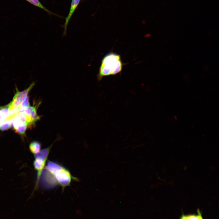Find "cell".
<instances>
[{
    "label": "cell",
    "mask_w": 219,
    "mask_h": 219,
    "mask_svg": "<svg viewBox=\"0 0 219 219\" xmlns=\"http://www.w3.org/2000/svg\"><path fill=\"white\" fill-rule=\"evenodd\" d=\"M41 144L38 141H34L30 142L29 148L31 152L34 155L38 153L41 150Z\"/></svg>",
    "instance_id": "obj_9"
},
{
    "label": "cell",
    "mask_w": 219,
    "mask_h": 219,
    "mask_svg": "<svg viewBox=\"0 0 219 219\" xmlns=\"http://www.w3.org/2000/svg\"><path fill=\"white\" fill-rule=\"evenodd\" d=\"M9 115V111L8 105L0 109V123L6 120Z\"/></svg>",
    "instance_id": "obj_10"
},
{
    "label": "cell",
    "mask_w": 219,
    "mask_h": 219,
    "mask_svg": "<svg viewBox=\"0 0 219 219\" xmlns=\"http://www.w3.org/2000/svg\"><path fill=\"white\" fill-rule=\"evenodd\" d=\"M33 5L40 8L46 12L50 15H54L59 17L63 18L55 13L51 12L44 7L40 2L39 0H25Z\"/></svg>",
    "instance_id": "obj_8"
},
{
    "label": "cell",
    "mask_w": 219,
    "mask_h": 219,
    "mask_svg": "<svg viewBox=\"0 0 219 219\" xmlns=\"http://www.w3.org/2000/svg\"><path fill=\"white\" fill-rule=\"evenodd\" d=\"M52 146V145L41 150L38 153L34 155V160L33 162V165L37 173L35 190L38 188L41 175L46 165V162Z\"/></svg>",
    "instance_id": "obj_3"
},
{
    "label": "cell",
    "mask_w": 219,
    "mask_h": 219,
    "mask_svg": "<svg viewBox=\"0 0 219 219\" xmlns=\"http://www.w3.org/2000/svg\"><path fill=\"white\" fill-rule=\"evenodd\" d=\"M197 214H182L180 219H203L199 209L197 210Z\"/></svg>",
    "instance_id": "obj_11"
},
{
    "label": "cell",
    "mask_w": 219,
    "mask_h": 219,
    "mask_svg": "<svg viewBox=\"0 0 219 219\" xmlns=\"http://www.w3.org/2000/svg\"><path fill=\"white\" fill-rule=\"evenodd\" d=\"M35 85V82H32L27 89L21 92L19 91L16 89V92L12 101L8 105L9 111L14 109H18L19 110V107L21 103L28 96V95L29 92Z\"/></svg>",
    "instance_id": "obj_5"
},
{
    "label": "cell",
    "mask_w": 219,
    "mask_h": 219,
    "mask_svg": "<svg viewBox=\"0 0 219 219\" xmlns=\"http://www.w3.org/2000/svg\"><path fill=\"white\" fill-rule=\"evenodd\" d=\"M72 180L78 181V178L72 176L66 168L56 162L49 160L43 172L40 179L42 186L51 189L57 185L62 190L70 186Z\"/></svg>",
    "instance_id": "obj_1"
},
{
    "label": "cell",
    "mask_w": 219,
    "mask_h": 219,
    "mask_svg": "<svg viewBox=\"0 0 219 219\" xmlns=\"http://www.w3.org/2000/svg\"><path fill=\"white\" fill-rule=\"evenodd\" d=\"M12 126L18 133L23 136L27 128L30 127L27 118L23 111H20L13 119Z\"/></svg>",
    "instance_id": "obj_4"
},
{
    "label": "cell",
    "mask_w": 219,
    "mask_h": 219,
    "mask_svg": "<svg viewBox=\"0 0 219 219\" xmlns=\"http://www.w3.org/2000/svg\"><path fill=\"white\" fill-rule=\"evenodd\" d=\"M122 67L120 56L113 52L108 53L102 59L97 79L100 81L104 77L117 74L121 71Z\"/></svg>",
    "instance_id": "obj_2"
},
{
    "label": "cell",
    "mask_w": 219,
    "mask_h": 219,
    "mask_svg": "<svg viewBox=\"0 0 219 219\" xmlns=\"http://www.w3.org/2000/svg\"><path fill=\"white\" fill-rule=\"evenodd\" d=\"M28 96L21 104L19 107L20 111L24 110L30 106Z\"/></svg>",
    "instance_id": "obj_13"
},
{
    "label": "cell",
    "mask_w": 219,
    "mask_h": 219,
    "mask_svg": "<svg viewBox=\"0 0 219 219\" xmlns=\"http://www.w3.org/2000/svg\"><path fill=\"white\" fill-rule=\"evenodd\" d=\"M12 120H7L0 123V130H5L9 129L12 124Z\"/></svg>",
    "instance_id": "obj_12"
},
{
    "label": "cell",
    "mask_w": 219,
    "mask_h": 219,
    "mask_svg": "<svg viewBox=\"0 0 219 219\" xmlns=\"http://www.w3.org/2000/svg\"><path fill=\"white\" fill-rule=\"evenodd\" d=\"M81 0H72L68 14L65 18V21L63 26L64 30L63 37L67 35V27L71 18L80 3Z\"/></svg>",
    "instance_id": "obj_7"
},
{
    "label": "cell",
    "mask_w": 219,
    "mask_h": 219,
    "mask_svg": "<svg viewBox=\"0 0 219 219\" xmlns=\"http://www.w3.org/2000/svg\"><path fill=\"white\" fill-rule=\"evenodd\" d=\"M151 35L149 33L147 34L146 35H145V37H149L150 36H151Z\"/></svg>",
    "instance_id": "obj_14"
},
{
    "label": "cell",
    "mask_w": 219,
    "mask_h": 219,
    "mask_svg": "<svg viewBox=\"0 0 219 219\" xmlns=\"http://www.w3.org/2000/svg\"><path fill=\"white\" fill-rule=\"evenodd\" d=\"M37 105L30 106L27 109L23 111L27 117V120L30 126L34 125L35 123L39 120L40 117L38 116L36 112Z\"/></svg>",
    "instance_id": "obj_6"
}]
</instances>
